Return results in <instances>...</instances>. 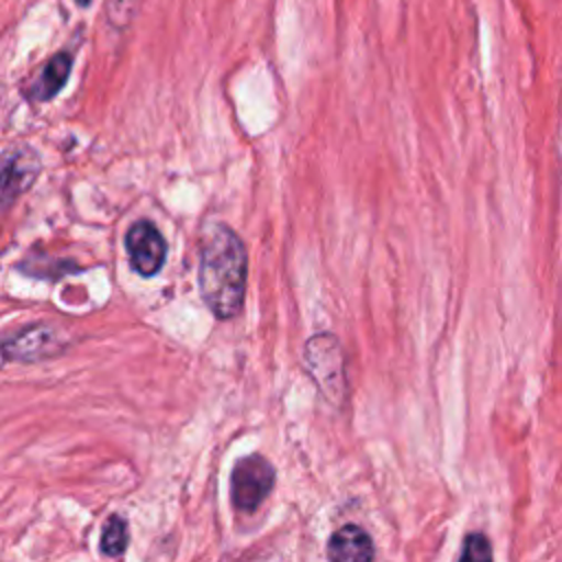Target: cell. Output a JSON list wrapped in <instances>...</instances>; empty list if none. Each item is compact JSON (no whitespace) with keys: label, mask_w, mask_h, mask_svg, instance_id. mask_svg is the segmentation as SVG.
I'll return each mask as SVG.
<instances>
[{"label":"cell","mask_w":562,"mask_h":562,"mask_svg":"<svg viewBox=\"0 0 562 562\" xmlns=\"http://www.w3.org/2000/svg\"><path fill=\"white\" fill-rule=\"evenodd\" d=\"M248 279V257L241 237L226 224L206 226L200 246L198 288L204 305L220 321L241 312Z\"/></svg>","instance_id":"1"},{"label":"cell","mask_w":562,"mask_h":562,"mask_svg":"<svg viewBox=\"0 0 562 562\" xmlns=\"http://www.w3.org/2000/svg\"><path fill=\"white\" fill-rule=\"evenodd\" d=\"M305 367L323 395L340 402L345 395V371L340 345L331 334H316L305 345Z\"/></svg>","instance_id":"2"},{"label":"cell","mask_w":562,"mask_h":562,"mask_svg":"<svg viewBox=\"0 0 562 562\" xmlns=\"http://www.w3.org/2000/svg\"><path fill=\"white\" fill-rule=\"evenodd\" d=\"M274 485V468L261 454L244 457L231 472V498L239 512H255Z\"/></svg>","instance_id":"3"},{"label":"cell","mask_w":562,"mask_h":562,"mask_svg":"<svg viewBox=\"0 0 562 562\" xmlns=\"http://www.w3.org/2000/svg\"><path fill=\"white\" fill-rule=\"evenodd\" d=\"M125 250L132 270L145 279L158 274L167 259V241L147 220H138L127 228Z\"/></svg>","instance_id":"4"},{"label":"cell","mask_w":562,"mask_h":562,"mask_svg":"<svg viewBox=\"0 0 562 562\" xmlns=\"http://www.w3.org/2000/svg\"><path fill=\"white\" fill-rule=\"evenodd\" d=\"M64 349L59 334L48 325H31L15 336L7 338L2 345L4 360H20V362H35L48 356H55Z\"/></svg>","instance_id":"5"},{"label":"cell","mask_w":562,"mask_h":562,"mask_svg":"<svg viewBox=\"0 0 562 562\" xmlns=\"http://www.w3.org/2000/svg\"><path fill=\"white\" fill-rule=\"evenodd\" d=\"M40 173V158L33 149L29 147H13L4 156L2 165V182H0V193L4 206H9L15 198L26 193L31 184L35 182Z\"/></svg>","instance_id":"6"},{"label":"cell","mask_w":562,"mask_h":562,"mask_svg":"<svg viewBox=\"0 0 562 562\" xmlns=\"http://www.w3.org/2000/svg\"><path fill=\"white\" fill-rule=\"evenodd\" d=\"M70 70H72V55L68 50L55 53L31 79V83L24 88L26 97L33 101H50L66 86Z\"/></svg>","instance_id":"7"},{"label":"cell","mask_w":562,"mask_h":562,"mask_svg":"<svg viewBox=\"0 0 562 562\" xmlns=\"http://www.w3.org/2000/svg\"><path fill=\"white\" fill-rule=\"evenodd\" d=\"M329 562H371L373 542L371 536L358 525H345L331 533L327 542Z\"/></svg>","instance_id":"8"},{"label":"cell","mask_w":562,"mask_h":562,"mask_svg":"<svg viewBox=\"0 0 562 562\" xmlns=\"http://www.w3.org/2000/svg\"><path fill=\"white\" fill-rule=\"evenodd\" d=\"M130 540V531H127V520L119 514H112L101 531V551L110 558H119L123 555L125 547Z\"/></svg>","instance_id":"9"},{"label":"cell","mask_w":562,"mask_h":562,"mask_svg":"<svg viewBox=\"0 0 562 562\" xmlns=\"http://www.w3.org/2000/svg\"><path fill=\"white\" fill-rule=\"evenodd\" d=\"M457 562H494L492 544L485 533H468L461 547V555Z\"/></svg>","instance_id":"10"},{"label":"cell","mask_w":562,"mask_h":562,"mask_svg":"<svg viewBox=\"0 0 562 562\" xmlns=\"http://www.w3.org/2000/svg\"><path fill=\"white\" fill-rule=\"evenodd\" d=\"M75 2H77V4H79V7H88V4H90V2H92V0H75Z\"/></svg>","instance_id":"11"}]
</instances>
